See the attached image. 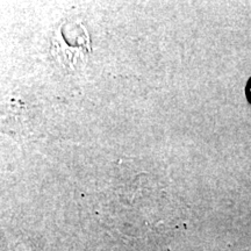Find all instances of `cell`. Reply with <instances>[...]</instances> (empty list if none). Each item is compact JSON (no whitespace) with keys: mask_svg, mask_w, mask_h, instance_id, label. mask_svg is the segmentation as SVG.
Returning <instances> with one entry per match:
<instances>
[{"mask_svg":"<svg viewBox=\"0 0 251 251\" xmlns=\"http://www.w3.org/2000/svg\"><path fill=\"white\" fill-rule=\"evenodd\" d=\"M0 131L14 139H27L34 133L33 126L28 120L27 109L21 102L8 101L0 103Z\"/></svg>","mask_w":251,"mask_h":251,"instance_id":"6da1fadb","label":"cell"},{"mask_svg":"<svg viewBox=\"0 0 251 251\" xmlns=\"http://www.w3.org/2000/svg\"><path fill=\"white\" fill-rule=\"evenodd\" d=\"M12 251H40V250L36 249V248L31 243L21 242L20 241V242L14 244V247L12 248Z\"/></svg>","mask_w":251,"mask_h":251,"instance_id":"7a4b0ae2","label":"cell"},{"mask_svg":"<svg viewBox=\"0 0 251 251\" xmlns=\"http://www.w3.org/2000/svg\"><path fill=\"white\" fill-rule=\"evenodd\" d=\"M246 96H247V99L248 101L251 103V78L249 80H248L247 83V86H246Z\"/></svg>","mask_w":251,"mask_h":251,"instance_id":"3957f363","label":"cell"}]
</instances>
